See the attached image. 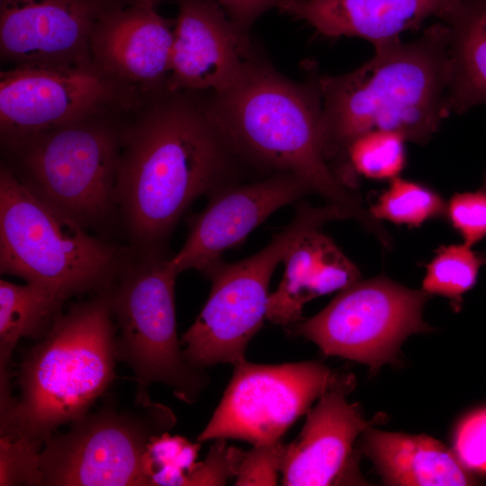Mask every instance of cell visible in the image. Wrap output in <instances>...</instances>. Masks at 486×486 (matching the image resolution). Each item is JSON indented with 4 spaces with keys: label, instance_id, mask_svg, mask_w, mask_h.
I'll use <instances>...</instances> for the list:
<instances>
[{
    "label": "cell",
    "instance_id": "obj_1",
    "mask_svg": "<svg viewBox=\"0 0 486 486\" xmlns=\"http://www.w3.org/2000/svg\"><path fill=\"white\" fill-rule=\"evenodd\" d=\"M129 116L121 132L115 205L144 253L163 252L189 205L241 182L248 166L209 117L202 93L166 89Z\"/></svg>",
    "mask_w": 486,
    "mask_h": 486
},
{
    "label": "cell",
    "instance_id": "obj_2",
    "mask_svg": "<svg viewBox=\"0 0 486 486\" xmlns=\"http://www.w3.org/2000/svg\"><path fill=\"white\" fill-rule=\"evenodd\" d=\"M451 67L442 22L412 41L374 44V55L355 70L317 78L321 98L324 154L338 180L358 187L346 153L359 136L374 130L425 144L449 114Z\"/></svg>",
    "mask_w": 486,
    "mask_h": 486
},
{
    "label": "cell",
    "instance_id": "obj_3",
    "mask_svg": "<svg viewBox=\"0 0 486 486\" xmlns=\"http://www.w3.org/2000/svg\"><path fill=\"white\" fill-rule=\"evenodd\" d=\"M202 98L209 117L247 166L268 176H298L328 203L346 210L382 246L390 244L392 237L381 221L327 162L317 79L292 82L260 57L237 84Z\"/></svg>",
    "mask_w": 486,
    "mask_h": 486
},
{
    "label": "cell",
    "instance_id": "obj_4",
    "mask_svg": "<svg viewBox=\"0 0 486 486\" xmlns=\"http://www.w3.org/2000/svg\"><path fill=\"white\" fill-rule=\"evenodd\" d=\"M115 336L106 290L61 314L25 356L1 435L40 452L58 427L85 415L113 379Z\"/></svg>",
    "mask_w": 486,
    "mask_h": 486
},
{
    "label": "cell",
    "instance_id": "obj_5",
    "mask_svg": "<svg viewBox=\"0 0 486 486\" xmlns=\"http://www.w3.org/2000/svg\"><path fill=\"white\" fill-rule=\"evenodd\" d=\"M123 252L35 195L6 163L0 168V271L68 298L107 289Z\"/></svg>",
    "mask_w": 486,
    "mask_h": 486
},
{
    "label": "cell",
    "instance_id": "obj_6",
    "mask_svg": "<svg viewBox=\"0 0 486 486\" xmlns=\"http://www.w3.org/2000/svg\"><path fill=\"white\" fill-rule=\"evenodd\" d=\"M128 112H106L4 148L8 165L39 198L86 227L115 205L121 132Z\"/></svg>",
    "mask_w": 486,
    "mask_h": 486
},
{
    "label": "cell",
    "instance_id": "obj_7",
    "mask_svg": "<svg viewBox=\"0 0 486 486\" xmlns=\"http://www.w3.org/2000/svg\"><path fill=\"white\" fill-rule=\"evenodd\" d=\"M347 219V212L338 205L301 202L292 221L263 249L240 261L221 260L210 267L204 273L212 282L208 300L180 340L186 362L201 370L245 362L249 342L266 320L269 282L277 265L307 232Z\"/></svg>",
    "mask_w": 486,
    "mask_h": 486
},
{
    "label": "cell",
    "instance_id": "obj_8",
    "mask_svg": "<svg viewBox=\"0 0 486 486\" xmlns=\"http://www.w3.org/2000/svg\"><path fill=\"white\" fill-rule=\"evenodd\" d=\"M144 255L140 263L124 266L117 282L106 289L119 329L116 358L134 374L137 403L149 400L147 389L153 382L166 385L176 398L193 403L210 378L186 362L177 338L174 290L179 274L164 252Z\"/></svg>",
    "mask_w": 486,
    "mask_h": 486
},
{
    "label": "cell",
    "instance_id": "obj_9",
    "mask_svg": "<svg viewBox=\"0 0 486 486\" xmlns=\"http://www.w3.org/2000/svg\"><path fill=\"white\" fill-rule=\"evenodd\" d=\"M167 407L151 400L141 411L105 408L73 420L50 436L39 453L36 485H149L144 454L154 436L174 427Z\"/></svg>",
    "mask_w": 486,
    "mask_h": 486
},
{
    "label": "cell",
    "instance_id": "obj_10",
    "mask_svg": "<svg viewBox=\"0 0 486 486\" xmlns=\"http://www.w3.org/2000/svg\"><path fill=\"white\" fill-rule=\"evenodd\" d=\"M431 297L422 289H410L384 276L359 280L341 290L319 313L284 330L313 342L325 356L377 370L396 361L410 336L432 330L422 317Z\"/></svg>",
    "mask_w": 486,
    "mask_h": 486
},
{
    "label": "cell",
    "instance_id": "obj_11",
    "mask_svg": "<svg viewBox=\"0 0 486 486\" xmlns=\"http://www.w3.org/2000/svg\"><path fill=\"white\" fill-rule=\"evenodd\" d=\"M351 374L317 361L260 364L247 360L233 375L199 442L237 439L253 446L273 444L328 391L354 389Z\"/></svg>",
    "mask_w": 486,
    "mask_h": 486
},
{
    "label": "cell",
    "instance_id": "obj_12",
    "mask_svg": "<svg viewBox=\"0 0 486 486\" xmlns=\"http://www.w3.org/2000/svg\"><path fill=\"white\" fill-rule=\"evenodd\" d=\"M144 99L94 64L11 67L0 73L2 148L102 112H129Z\"/></svg>",
    "mask_w": 486,
    "mask_h": 486
},
{
    "label": "cell",
    "instance_id": "obj_13",
    "mask_svg": "<svg viewBox=\"0 0 486 486\" xmlns=\"http://www.w3.org/2000/svg\"><path fill=\"white\" fill-rule=\"evenodd\" d=\"M132 0H0V57L12 67L91 65L98 21Z\"/></svg>",
    "mask_w": 486,
    "mask_h": 486
},
{
    "label": "cell",
    "instance_id": "obj_14",
    "mask_svg": "<svg viewBox=\"0 0 486 486\" xmlns=\"http://www.w3.org/2000/svg\"><path fill=\"white\" fill-rule=\"evenodd\" d=\"M310 194L314 193L303 179L287 172L213 191L206 207L189 220L188 237L170 257L173 267L178 274L189 269L204 274L272 213Z\"/></svg>",
    "mask_w": 486,
    "mask_h": 486
},
{
    "label": "cell",
    "instance_id": "obj_15",
    "mask_svg": "<svg viewBox=\"0 0 486 486\" xmlns=\"http://www.w3.org/2000/svg\"><path fill=\"white\" fill-rule=\"evenodd\" d=\"M169 91L219 93L237 84L259 58L248 32L215 0H176Z\"/></svg>",
    "mask_w": 486,
    "mask_h": 486
},
{
    "label": "cell",
    "instance_id": "obj_16",
    "mask_svg": "<svg viewBox=\"0 0 486 486\" xmlns=\"http://www.w3.org/2000/svg\"><path fill=\"white\" fill-rule=\"evenodd\" d=\"M160 0H132L105 14L90 38L92 63L144 98L166 89L175 22Z\"/></svg>",
    "mask_w": 486,
    "mask_h": 486
},
{
    "label": "cell",
    "instance_id": "obj_17",
    "mask_svg": "<svg viewBox=\"0 0 486 486\" xmlns=\"http://www.w3.org/2000/svg\"><path fill=\"white\" fill-rule=\"evenodd\" d=\"M351 391L346 388L328 391L306 413L300 434L285 445L282 485L325 486L360 482L355 442L383 417L364 418L359 405L346 400Z\"/></svg>",
    "mask_w": 486,
    "mask_h": 486
},
{
    "label": "cell",
    "instance_id": "obj_18",
    "mask_svg": "<svg viewBox=\"0 0 486 486\" xmlns=\"http://www.w3.org/2000/svg\"><path fill=\"white\" fill-rule=\"evenodd\" d=\"M321 229L304 234L285 256L282 280L268 298L269 322L284 328L293 325L303 319L307 302L361 280L356 264Z\"/></svg>",
    "mask_w": 486,
    "mask_h": 486
},
{
    "label": "cell",
    "instance_id": "obj_19",
    "mask_svg": "<svg viewBox=\"0 0 486 486\" xmlns=\"http://www.w3.org/2000/svg\"><path fill=\"white\" fill-rule=\"evenodd\" d=\"M448 0H289L279 7L329 37H359L373 44L398 39L436 16Z\"/></svg>",
    "mask_w": 486,
    "mask_h": 486
},
{
    "label": "cell",
    "instance_id": "obj_20",
    "mask_svg": "<svg viewBox=\"0 0 486 486\" xmlns=\"http://www.w3.org/2000/svg\"><path fill=\"white\" fill-rule=\"evenodd\" d=\"M362 451L387 485L477 484L453 450L426 435L386 432L371 426L363 432Z\"/></svg>",
    "mask_w": 486,
    "mask_h": 486
},
{
    "label": "cell",
    "instance_id": "obj_21",
    "mask_svg": "<svg viewBox=\"0 0 486 486\" xmlns=\"http://www.w3.org/2000/svg\"><path fill=\"white\" fill-rule=\"evenodd\" d=\"M436 17L448 37L450 114L486 104V0H448Z\"/></svg>",
    "mask_w": 486,
    "mask_h": 486
},
{
    "label": "cell",
    "instance_id": "obj_22",
    "mask_svg": "<svg viewBox=\"0 0 486 486\" xmlns=\"http://www.w3.org/2000/svg\"><path fill=\"white\" fill-rule=\"evenodd\" d=\"M68 298L35 282L15 284L0 281V382L1 398L10 397L8 364L18 341L44 337L61 315Z\"/></svg>",
    "mask_w": 486,
    "mask_h": 486
},
{
    "label": "cell",
    "instance_id": "obj_23",
    "mask_svg": "<svg viewBox=\"0 0 486 486\" xmlns=\"http://www.w3.org/2000/svg\"><path fill=\"white\" fill-rule=\"evenodd\" d=\"M486 265V253L476 251L464 242L441 246L427 265L421 289L430 295L449 300L459 311L463 296L476 284L481 268Z\"/></svg>",
    "mask_w": 486,
    "mask_h": 486
},
{
    "label": "cell",
    "instance_id": "obj_24",
    "mask_svg": "<svg viewBox=\"0 0 486 486\" xmlns=\"http://www.w3.org/2000/svg\"><path fill=\"white\" fill-rule=\"evenodd\" d=\"M369 212L380 221L419 227L428 220L446 217V202L431 188L397 176Z\"/></svg>",
    "mask_w": 486,
    "mask_h": 486
},
{
    "label": "cell",
    "instance_id": "obj_25",
    "mask_svg": "<svg viewBox=\"0 0 486 486\" xmlns=\"http://www.w3.org/2000/svg\"><path fill=\"white\" fill-rule=\"evenodd\" d=\"M405 141L394 131H368L350 144L346 153L348 166L356 177L391 181L406 165Z\"/></svg>",
    "mask_w": 486,
    "mask_h": 486
},
{
    "label": "cell",
    "instance_id": "obj_26",
    "mask_svg": "<svg viewBox=\"0 0 486 486\" xmlns=\"http://www.w3.org/2000/svg\"><path fill=\"white\" fill-rule=\"evenodd\" d=\"M199 449V444L167 432L154 436L143 458L149 485H190Z\"/></svg>",
    "mask_w": 486,
    "mask_h": 486
},
{
    "label": "cell",
    "instance_id": "obj_27",
    "mask_svg": "<svg viewBox=\"0 0 486 486\" xmlns=\"http://www.w3.org/2000/svg\"><path fill=\"white\" fill-rule=\"evenodd\" d=\"M446 217L464 244L473 248L486 238V173L478 189L450 198Z\"/></svg>",
    "mask_w": 486,
    "mask_h": 486
},
{
    "label": "cell",
    "instance_id": "obj_28",
    "mask_svg": "<svg viewBox=\"0 0 486 486\" xmlns=\"http://www.w3.org/2000/svg\"><path fill=\"white\" fill-rule=\"evenodd\" d=\"M285 445L283 440L242 450L235 474V485H276Z\"/></svg>",
    "mask_w": 486,
    "mask_h": 486
},
{
    "label": "cell",
    "instance_id": "obj_29",
    "mask_svg": "<svg viewBox=\"0 0 486 486\" xmlns=\"http://www.w3.org/2000/svg\"><path fill=\"white\" fill-rule=\"evenodd\" d=\"M453 451L470 471L486 472V407L470 413L461 421L454 435Z\"/></svg>",
    "mask_w": 486,
    "mask_h": 486
},
{
    "label": "cell",
    "instance_id": "obj_30",
    "mask_svg": "<svg viewBox=\"0 0 486 486\" xmlns=\"http://www.w3.org/2000/svg\"><path fill=\"white\" fill-rule=\"evenodd\" d=\"M242 450L227 446L225 439H216L203 462L197 464L190 485H225L235 477Z\"/></svg>",
    "mask_w": 486,
    "mask_h": 486
},
{
    "label": "cell",
    "instance_id": "obj_31",
    "mask_svg": "<svg viewBox=\"0 0 486 486\" xmlns=\"http://www.w3.org/2000/svg\"><path fill=\"white\" fill-rule=\"evenodd\" d=\"M228 17L242 31L249 32L253 23L266 11L289 0H215Z\"/></svg>",
    "mask_w": 486,
    "mask_h": 486
}]
</instances>
